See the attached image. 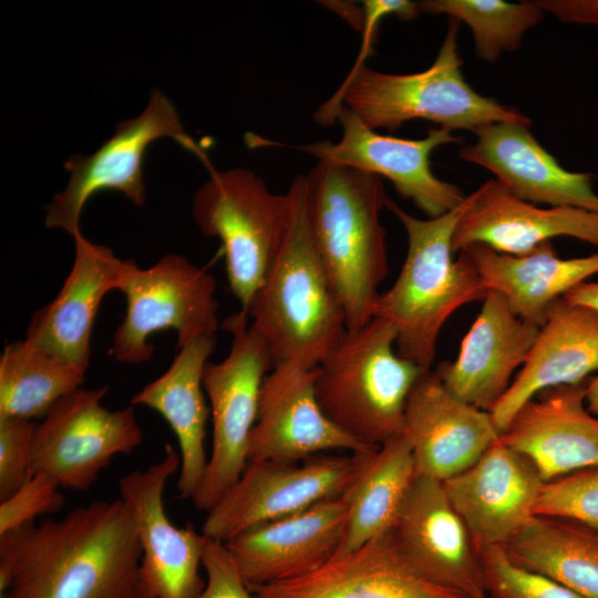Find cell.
<instances>
[{
    "label": "cell",
    "instance_id": "16",
    "mask_svg": "<svg viewBox=\"0 0 598 598\" xmlns=\"http://www.w3.org/2000/svg\"><path fill=\"white\" fill-rule=\"evenodd\" d=\"M544 483L527 456L498 439L442 486L481 551L505 546L535 515Z\"/></svg>",
    "mask_w": 598,
    "mask_h": 598
},
{
    "label": "cell",
    "instance_id": "1",
    "mask_svg": "<svg viewBox=\"0 0 598 598\" xmlns=\"http://www.w3.org/2000/svg\"><path fill=\"white\" fill-rule=\"evenodd\" d=\"M141 547L118 497L0 535L6 598H138Z\"/></svg>",
    "mask_w": 598,
    "mask_h": 598
},
{
    "label": "cell",
    "instance_id": "3",
    "mask_svg": "<svg viewBox=\"0 0 598 598\" xmlns=\"http://www.w3.org/2000/svg\"><path fill=\"white\" fill-rule=\"evenodd\" d=\"M471 202L466 195L453 210L434 218H416L386 198L385 207L401 221L408 251L393 285L379 293L373 317L396 331L398 354L431 370L441 329L462 306L484 300L487 289L466 250L453 259L456 225Z\"/></svg>",
    "mask_w": 598,
    "mask_h": 598
},
{
    "label": "cell",
    "instance_id": "30",
    "mask_svg": "<svg viewBox=\"0 0 598 598\" xmlns=\"http://www.w3.org/2000/svg\"><path fill=\"white\" fill-rule=\"evenodd\" d=\"M504 548L516 566L585 598H598V529L569 518L534 515Z\"/></svg>",
    "mask_w": 598,
    "mask_h": 598
},
{
    "label": "cell",
    "instance_id": "29",
    "mask_svg": "<svg viewBox=\"0 0 598 598\" xmlns=\"http://www.w3.org/2000/svg\"><path fill=\"white\" fill-rule=\"evenodd\" d=\"M349 478L339 495L348 520L338 554L357 549L391 529L416 475L412 446L403 432L378 447L352 454Z\"/></svg>",
    "mask_w": 598,
    "mask_h": 598
},
{
    "label": "cell",
    "instance_id": "13",
    "mask_svg": "<svg viewBox=\"0 0 598 598\" xmlns=\"http://www.w3.org/2000/svg\"><path fill=\"white\" fill-rule=\"evenodd\" d=\"M352 464V455L317 456L301 464L248 461L240 477L207 512L202 533L227 543L249 528L337 497L349 478Z\"/></svg>",
    "mask_w": 598,
    "mask_h": 598
},
{
    "label": "cell",
    "instance_id": "23",
    "mask_svg": "<svg viewBox=\"0 0 598 598\" xmlns=\"http://www.w3.org/2000/svg\"><path fill=\"white\" fill-rule=\"evenodd\" d=\"M539 329L517 317L499 292L488 290L456 359L440 363L434 372L456 398L491 412L526 361Z\"/></svg>",
    "mask_w": 598,
    "mask_h": 598
},
{
    "label": "cell",
    "instance_id": "4",
    "mask_svg": "<svg viewBox=\"0 0 598 598\" xmlns=\"http://www.w3.org/2000/svg\"><path fill=\"white\" fill-rule=\"evenodd\" d=\"M290 216L282 245L247 316L267 344L274 367L313 369L347 332L346 316L312 245L305 208V176L287 192Z\"/></svg>",
    "mask_w": 598,
    "mask_h": 598
},
{
    "label": "cell",
    "instance_id": "32",
    "mask_svg": "<svg viewBox=\"0 0 598 598\" xmlns=\"http://www.w3.org/2000/svg\"><path fill=\"white\" fill-rule=\"evenodd\" d=\"M421 13L445 14L466 23L473 34L475 52L486 62L496 61L503 52L517 50L527 30L544 18L537 1L518 3L503 0H423Z\"/></svg>",
    "mask_w": 598,
    "mask_h": 598
},
{
    "label": "cell",
    "instance_id": "38",
    "mask_svg": "<svg viewBox=\"0 0 598 598\" xmlns=\"http://www.w3.org/2000/svg\"><path fill=\"white\" fill-rule=\"evenodd\" d=\"M546 12L563 22L598 27V0H538Z\"/></svg>",
    "mask_w": 598,
    "mask_h": 598
},
{
    "label": "cell",
    "instance_id": "19",
    "mask_svg": "<svg viewBox=\"0 0 598 598\" xmlns=\"http://www.w3.org/2000/svg\"><path fill=\"white\" fill-rule=\"evenodd\" d=\"M475 141L461 147V159L493 173L515 197L550 207L598 212L591 175L565 169L534 137L529 126L496 122L472 131Z\"/></svg>",
    "mask_w": 598,
    "mask_h": 598
},
{
    "label": "cell",
    "instance_id": "11",
    "mask_svg": "<svg viewBox=\"0 0 598 598\" xmlns=\"http://www.w3.org/2000/svg\"><path fill=\"white\" fill-rule=\"evenodd\" d=\"M109 386L78 388L48 411L33 440L32 474L44 473L60 487L85 491L114 456L143 441L134 405L110 411L102 405Z\"/></svg>",
    "mask_w": 598,
    "mask_h": 598
},
{
    "label": "cell",
    "instance_id": "24",
    "mask_svg": "<svg viewBox=\"0 0 598 598\" xmlns=\"http://www.w3.org/2000/svg\"><path fill=\"white\" fill-rule=\"evenodd\" d=\"M452 240L454 254L482 244L523 256L555 237H573L598 247V212L575 207L540 208L512 195L496 179L472 192Z\"/></svg>",
    "mask_w": 598,
    "mask_h": 598
},
{
    "label": "cell",
    "instance_id": "34",
    "mask_svg": "<svg viewBox=\"0 0 598 598\" xmlns=\"http://www.w3.org/2000/svg\"><path fill=\"white\" fill-rule=\"evenodd\" d=\"M535 515L569 518L598 529V466L545 482Z\"/></svg>",
    "mask_w": 598,
    "mask_h": 598
},
{
    "label": "cell",
    "instance_id": "41",
    "mask_svg": "<svg viewBox=\"0 0 598 598\" xmlns=\"http://www.w3.org/2000/svg\"><path fill=\"white\" fill-rule=\"evenodd\" d=\"M0 598H6L3 595H0Z\"/></svg>",
    "mask_w": 598,
    "mask_h": 598
},
{
    "label": "cell",
    "instance_id": "40",
    "mask_svg": "<svg viewBox=\"0 0 598 598\" xmlns=\"http://www.w3.org/2000/svg\"><path fill=\"white\" fill-rule=\"evenodd\" d=\"M585 402L588 411L598 417V375L587 380Z\"/></svg>",
    "mask_w": 598,
    "mask_h": 598
},
{
    "label": "cell",
    "instance_id": "21",
    "mask_svg": "<svg viewBox=\"0 0 598 598\" xmlns=\"http://www.w3.org/2000/svg\"><path fill=\"white\" fill-rule=\"evenodd\" d=\"M404 433L416 473L440 482L468 468L499 439L489 412L456 398L432 370L410 393Z\"/></svg>",
    "mask_w": 598,
    "mask_h": 598
},
{
    "label": "cell",
    "instance_id": "36",
    "mask_svg": "<svg viewBox=\"0 0 598 598\" xmlns=\"http://www.w3.org/2000/svg\"><path fill=\"white\" fill-rule=\"evenodd\" d=\"M59 484L44 473H35L12 495L0 502V535L55 513L64 504Z\"/></svg>",
    "mask_w": 598,
    "mask_h": 598
},
{
    "label": "cell",
    "instance_id": "14",
    "mask_svg": "<svg viewBox=\"0 0 598 598\" xmlns=\"http://www.w3.org/2000/svg\"><path fill=\"white\" fill-rule=\"evenodd\" d=\"M337 121L342 126L339 142H315L297 146L318 161L332 162L388 178L395 190L410 199L427 218L458 207L466 195L457 186L440 179L431 169L432 152L460 138L447 128H432L423 138L382 135L341 105Z\"/></svg>",
    "mask_w": 598,
    "mask_h": 598
},
{
    "label": "cell",
    "instance_id": "22",
    "mask_svg": "<svg viewBox=\"0 0 598 598\" xmlns=\"http://www.w3.org/2000/svg\"><path fill=\"white\" fill-rule=\"evenodd\" d=\"M74 261L56 297L31 317L25 340L55 358L86 371L91 334L104 296L118 290L130 260L85 238L74 237Z\"/></svg>",
    "mask_w": 598,
    "mask_h": 598
},
{
    "label": "cell",
    "instance_id": "2",
    "mask_svg": "<svg viewBox=\"0 0 598 598\" xmlns=\"http://www.w3.org/2000/svg\"><path fill=\"white\" fill-rule=\"evenodd\" d=\"M386 198L380 176L350 166L318 161L305 176L309 235L348 330L373 318L378 288L389 274L380 219Z\"/></svg>",
    "mask_w": 598,
    "mask_h": 598
},
{
    "label": "cell",
    "instance_id": "5",
    "mask_svg": "<svg viewBox=\"0 0 598 598\" xmlns=\"http://www.w3.org/2000/svg\"><path fill=\"white\" fill-rule=\"evenodd\" d=\"M460 22L448 27L435 61L424 71L390 74L365 65L352 69L339 91L316 114L318 122L337 121L341 105L372 130L393 132L412 120H426L450 131H473L496 122L527 126L532 120L493 97L474 91L464 80L457 50Z\"/></svg>",
    "mask_w": 598,
    "mask_h": 598
},
{
    "label": "cell",
    "instance_id": "18",
    "mask_svg": "<svg viewBox=\"0 0 598 598\" xmlns=\"http://www.w3.org/2000/svg\"><path fill=\"white\" fill-rule=\"evenodd\" d=\"M348 508L340 496L249 528L225 543L248 587L309 574L338 551Z\"/></svg>",
    "mask_w": 598,
    "mask_h": 598
},
{
    "label": "cell",
    "instance_id": "37",
    "mask_svg": "<svg viewBox=\"0 0 598 598\" xmlns=\"http://www.w3.org/2000/svg\"><path fill=\"white\" fill-rule=\"evenodd\" d=\"M202 564L207 579L199 598H256L225 543L206 537Z\"/></svg>",
    "mask_w": 598,
    "mask_h": 598
},
{
    "label": "cell",
    "instance_id": "10",
    "mask_svg": "<svg viewBox=\"0 0 598 598\" xmlns=\"http://www.w3.org/2000/svg\"><path fill=\"white\" fill-rule=\"evenodd\" d=\"M163 137L176 141L199 158L206 156L185 133L173 102L162 91L153 90L143 112L117 123L114 134L93 154H75L65 162L69 183L47 206L45 226L74 237L81 233L80 218L86 202L103 190L122 193L134 204L144 205L143 158L148 146Z\"/></svg>",
    "mask_w": 598,
    "mask_h": 598
},
{
    "label": "cell",
    "instance_id": "7",
    "mask_svg": "<svg viewBox=\"0 0 598 598\" xmlns=\"http://www.w3.org/2000/svg\"><path fill=\"white\" fill-rule=\"evenodd\" d=\"M209 178L196 192L192 213L203 235L220 240L233 295L247 316L286 235L290 198L270 192L255 172L215 169L204 161Z\"/></svg>",
    "mask_w": 598,
    "mask_h": 598
},
{
    "label": "cell",
    "instance_id": "25",
    "mask_svg": "<svg viewBox=\"0 0 598 598\" xmlns=\"http://www.w3.org/2000/svg\"><path fill=\"white\" fill-rule=\"evenodd\" d=\"M587 380L544 390L499 435L535 464L545 482L598 466V417L585 405Z\"/></svg>",
    "mask_w": 598,
    "mask_h": 598
},
{
    "label": "cell",
    "instance_id": "15",
    "mask_svg": "<svg viewBox=\"0 0 598 598\" xmlns=\"http://www.w3.org/2000/svg\"><path fill=\"white\" fill-rule=\"evenodd\" d=\"M390 532L426 579L467 598H487L480 551L442 482L416 473Z\"/></svg>",
    "mask_w": 598,
    "mask_h": 598
},
{
    "label": "cell",
    "instance_id": "6",
    "mask_svg": "<svg viewBox=\"0 0 598 598\" xmlns=\"http://www.w3.org/2000/svg\"><path fill=\"white\" fill-rule=\"evenodd\" d=\"M396 337L389 321L373 317L347 330L316 368V393L324 414L367 447L404 432L410 393L426 371L398 354Z\"/></svg>",
    "mask_w": 598,
    "mask_h": 598
},
{
    "label": "cell",
    "instance_id": "12",
    "mask_svg": "<svg viewBox=\"0 0 598 598\" xmlns=\"http://www.w3.org/2000/svg\"><path fill=\"white\" fill-rule=\"evenodd\" d=\"M179 470V452L166 444L158 462L118 480L141 547L138 598H199L206 585L199 574L206 536L193 524L175 526L165 512L166 483Z\"/></svg>",
    "mask_w": 598,
    "mask_h": 598
},
{
    "label": "cell",
    "instance_id": "9",
    "mask_svg": "<svg viewBox=\"0 0 598 598\" xmlns=\"http://www.w3.org/2000/svg\"><path fill=\"white\" fill-rule=\"evenodd\" d=\"M118 290L126 298L112 346L120 362L148 361L155 350L150 338L162 330L177 332V349L217 333L216 280L182 255L168 254L146 269L130 260Z\"/></svg>",
    "mask_w": 598,
    "mask_h": 598
},
{
    "label": "cell",
    "instance_id": "28",
    "mask_svg": "<svg viewBox=\"0 0 598 598\" xmlns=\"http://www.w3.org/2000/svg\"><path fill=\"white\" fill-rule=\"evenodd\" d=\"M485 288L499 292L520 319L543 327L554 305L577 285L598 274V252L560 258L550 241L523 256L475 244L465 249Z\"/></svg>",
    "mask_w": 598,
    "mask_h": 598
},
{
    "label": "cell",
    "instance_id": "35",
    "mask_svg": "<svg viewBox=\"0 0 598 598\" xmlns=\"http://www.w3.org/2000/svg\"><path fill=\"white\" fill-rule=\"evenodd\" d=\"M37 423L0 417V502L32 476V452Z\"/></svg>",
    "mask_w": 598,
    "mask_h": 598
},
{
    "label": "cell",
    "instance_id": "31",
    "mask_svg": "<svg viewBox=\"0 0 598 598\" xmlns=\"http://www.w3.org/2000/svg\"><path fill=\"white\" fill-rule=\"evenodd\" d=\"M84 378L85 371L25 339L8 343L0 358V417L42 420Z\"/></svg>",
    "mask_w": 598,
    "mask_h": 598
},
{
    "label": "cell",
    "instance_id": "27",
    "mask_svg": "<svg viewBox=\"0 0 598 598\" xmlns=\"http://www.w3.org/2000/svg\"><path fill=\"white\" fill-rule=\"evenodd\" d=\"M216 346V336L199 337L178 349L168 369L147 383L131 400L163 416L176 435L181 470V497L192 498L206 470V423L210 415L205 399L203 374Z\"/></svg>",
    "mask_w": 598,
    "mask_h": 598
},
{
    "label": "cell",
    "instance_id": "26",
    "mask_svg": "<svg viewBox=\"0 0 598 598\" xmlns=\"http://www.w3.org/2000/svg\"><path fill=\"white\" fill-rule=\"evenodd\" d=\"M598 370V312L559 299L522 369L489 414L499 435L518 410L544 390L585 382Z\"/></svg>",
    "mask_w": 598,
    "mask_h": 598
},
{
    "label": "cell",
    "instance_id": "8",
    "mask_svg": "<svg viewBox=\"0 0 598 598\" xmlns=\"http://www.w3.org/2000/svg\"><path fill=\"white\" fill-rule=\"evenodd\" d=\"M239 311L223 327L233 336L220 362L208 361L203 386L213 424L212 451L203 478L192 497L196 508L208 512L240 477L248 464V445L255 425L259 392L274 362L265 341L250 329Z\"/></svg>",
    "mask_w": 598,
    "mask_h": 598
},
{
    "label": "cell",
    "instance_id": "20",
    "mask_svg": "<svg viewBox=\"0 0 598 598\" xmlns=\"http://www.w3.org/2000/svg\"><path fill=\"white\" fill-rule=\"evenodd\" d=\"M248 588L256 598H467L422 576L390 529L309 574Z\"/></svg>",
    "mask_w": 598,
    "mask_h": 598
},
{
    "label": "cell",
    "instance_id": "17",
    "mask_svg": "<svg viewBox=\"0 0 598 598\" xmlns=\"http://www.w3.org/2000/svg\"><path fill=\"white\" fill-rule=\"evenodd\" d=\"M316 368L275 365L265 377L248 461L298 462L327 451L371 448L337 427L324 414L316 393Z\"/></svg>",
    "mask_w": 598,
    "mask_h": 598
},
{
    "label": "cell",
    "instance_id": "33",
    "mask_svg": "<svg viewBox=\"0 0 598 598\" xmlns=\"http://www.w3.org/2000/svg\"><path fill=\"white\" fill-rule=\"evenodd\" d=\"M487 598H585L543 575L516 566L504 546L480 551Z\"/></svg>",
    "mask_w": 598,
    "mask_h": 598
},
{
    "label": "cell",
    "instance_id": "39",
    "mask_svg": "<svg viewBox=\"0 0 598 598\" xmlns=\"http://www.w3.org/2000/svg\"><path fill=\"white\" fill-rule=\"evenodd\" d=\"M563 299L568 303L584 306L598 312V282L584 281L565 293Z\"/></svg>",
    "mask_w": 598,
    "mask_h": 598
}]
</instances>
